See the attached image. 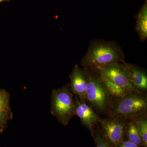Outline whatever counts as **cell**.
<instances>
[{
    "label": "cell",
    "mask_w": 147,
    "mask_h": 147,
    "mask_svg": "<svg viewBox=\"0 0 147 147\" xmlns=\"http://www.w3.org/2000/svg\"><path fill=\"white\" fill-rule=\"evenodd\" d=\"M101 119L98 129L105 142L112 147H117L125 139L127 124L129 119L113 115Z\"/></svg>",
    "instance_id": "cell-5"
},
{
    "label": "cell",
    "mask_w": 147,
    "mask_h": 147,
    "mask_svg": "<svg viewBox=\"0 0 147 147\" xmlns=\"http://www.w3.org/2000/svg\"><path fill=\"white\" fill-rule=\"evenodd\" d=\"M9 0H0V3L4 1H9Z\"/></svg>",
    "instance_id": "cell-16"
},
{
    "label": "cell",
    "mask_w": 147,
    "mask_h": 147,
    "mask_svg": "<svg viewBox=\"0 0 147 147\" xmlns=\"http://www.w3.org/2000/svg\"><path fill=\"white\" fill-rule=\"evenodd\" d=\"M74 100L76 105L75 115L79 117L82 125L91 131L98 126L101 118L86 100L76 96Z\"/></svg>",
    "instance_id": "cell-7"
},
{
    "label": "cell",
    "mask_w": 147,
    "mask_h": 147,
    "mask_svg": "<svg viewBox=\"0 0 147 147\" xmlns=\"http://www.w3.org/2000/svg\"><path fill=\"white\" fill-rule=\"evenodd\" d=\"M131 120L137 127L144 143V147H147V114L137 116Z\"/></svg>",
    "instance_id": "cell-13"
},
{
    "label": "cell",
    "mask_w": 147,
    "mask_h": 147,
    "mask_svg": "<svg viewBox=\"0 0 147 147\" xmlns=\"http://www.w3.org/2000/svg\"><path fill=\"white\" fill-rule=\"evenodd\" d=\"M69 88L74 95L85 100L87 83L85 73L82 67L76 64L69 76Z\"/></svg>",
    "instance_id": "cell-8"
},
{
    "label": "cell",
    "mask_w": 147,
    "mask_h": 147,
    "mask_svg": "<svg viewBox=\"0 0 147 147\" xmlns=\"http://www.w3.org/2000/svg\"><path fill=\"white\" fill-rule=\"evenodd\" d=\"M135 30L139 39L142 42L147 39V0L136 15Z\"/></svg>",
    "instance_id": "cell-11"
},
{
    "label": "cell",
    "mask_w": 147,
    "mask_h": 147,
    "mask_svg": "<svg viewBox=\"0 0 147 147\" xmlns=\"http://www.w3.org/2000/svg\"><path fill=\"white\" fill-rule=\"evenodd\" d=\"M132 86L137 91L147 93V73L145 69L134 64L125 62Z\"/></svg>",
    "instance_id": "cell-9"
},
{
    "label": "cell",
    "mask_w": 147,
    "mask_h": 147,
    "mask_svg": "<svg viewBox=\"0 0 147 147\" xmlns=\"http://www.w3.org/2000/svg\"><path fill=\"white\" fill-rule=\"evenodd\" d=\"M125 58L123 49L116 41L94 39L90 42L80 65L82 68H98L115 63L125 62Z\"/></svg>",
    "instance_id": "cell-1"
},
{
    "label": "cell",
    "mask_w": 147,
    "mask_h": 147,
    "mask_svg": "<svg viewBox=\"0 0 147 147\" xmlns=\"http://www.w3.org/2000/svg\"><path fill=\"white\" fill-rule=\"evenodd\" d=\"M145 114H147L146 94L133 91L123 96L116 97L111 96L108 115L131 119Z\"/></svg>",
    "instance_id": "cell-3"
},
{
    "label": "cell",
    "mask_w": 147,
    "mask_h": 147,
    "mask_svg": "<svg viewBox=\"0 0 147 147\" xmlns=\"http://www.w3.org/2000/svg\"><path fill=\"white\" fill-rule=\"evenodd\" d=\"M98 126L90 131L96 147H112L105 142L100 135Z\"/></svg>",
    "instance_id": "cell-14"
},
{
    "label": "cell",
    "mask_w": 147,
    "mask_h": 147,
    "mask_svg": "<svg viewBox=\"0 0 147 147\" xmlns=\"http://www.w3.org/2000/svg\"><path fill=\"white\" fill-rule=\"evenodd\" d=\"M3 130V128H2V127H0V134L2 132Z\"/></svg>",
    "instance_id": "cell-17"
},
{
    "label": "cell",
    "mask_w": 147,
    "mask_h": 147,
    "mask_svg": "<svg viewBox=\"0 0 147 147\" xmlns=\"http://www.w3.org/2000/svg\"><path fill=\"white\" fill-rule=\"evenodd\" d=\"M125 62L115 63L97 68L99 69L103 80L129 91H137L131 84Z\"/></svg>",
    "instance_id": "cell-6"
},
{
    "label": "cell",
    "mask_w": 147,
    "mask_h": 147,
    "mask_svg": "<svg viewBox=\"0 0 147 147\" xmlns=\"http://www.w3.org/2000/svg\"><path fill=\"white\" fill-rule=\"evenodd\" d=\"M82 69L87 83L85 100L98 115H108L111 95L99 69L94 67Z\"/></svg>",
    "instance_id": "cell-2"
},
{
    "label": "cell",
    "mask_w": 147,
    "mask_h": 147,
    "mask_svg": "<svg viewBox=\"0 0 147 147\" xmlns=\"http://www.w3.org/2000/svg\"><path fill=\"white\" fill-rule=\"evenodd\" d=\"M117 147H140L125 139Z\"/></svg>",
    "instance_id": "cell-15"
},
{
    "label": "cell",
    "mask_w": 147,
    "mask_h": 147,
    "mask_svg": "<svg viewBox=\"0 0 147 147\" xmlns=\"http://www.w3.org/2000/svg\"><path fill=\"white\" fill-rule=\"evenodd\" d=\"M9 98L8 92L0 88V127L3 129L13 117Z\"/></svg>",
    "instance_id": "cell-10"
},
{
    "label": "cell",
    "mask_w": 147,
    "mask_h": 147,
    "mask_svg": "<svg viewBox=\"0 0 147 147\" xmlns=\"http://www.w3.org/2000/svg\"><path fill=\"white\" fill-rule=\"evenodd\" d=\"M134 143L139 147H144V143L134 122L129 119L127 124L125 139Z\"/></svg>",
    "instance_id": "cell-12"
},
{
    "label": "cell",
    "mask_w": 147,
    "mask_h": 147,
    "mask_svg": "<svg viewBox=\"0 0 147 147\" xmlns=\"http://www.w3.org/2000/svg\"><path fill=\"white\" fill-rule=\"evenodd\" d=\"M73 94L67 84L60 88L54 89L51 96V114L63 125H66L75 115L76 105Z\"/></svg>",
    "instance_id": "cell-4"
}]
</instances>
